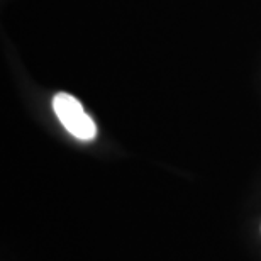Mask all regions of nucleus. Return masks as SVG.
<instances>
[{
    "label": "nucleus",
    "instance_id": "1",
    "mask_svg": "<svg viewBox=\"0 0 261 261\" xmlns=\"http://www.w3.org/2000/svg\"><path fill=\"white\" fill-rule=\"evenodd\" d=\"M53 109L63 127L76 139L92 141L97 136V126L92 117L83 111L82 103L70 93L60 92L53 98Z\"/></svg>",
    "mask_w": 261,
    "mask_h": 261
}]
</instances>
